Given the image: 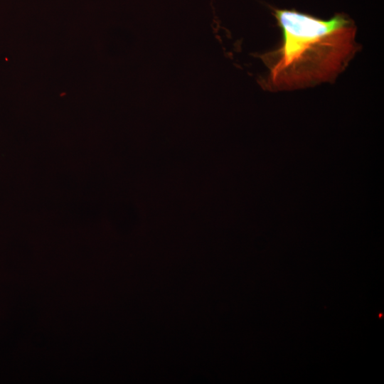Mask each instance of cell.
Masks as SVG:
<instances>
[{
    "label": "cell",
    "instance_id": "1",
    "mask_svg": "<svg viewBox=\"0 0 384 384\" xmlns=\"http://www.w3.org/2000/svg\"><path fill=\"white\" fill-rule=\"evenodd\" d=\"M282 39L260 55L268 69L261 78L269 91H288L334 82L360 50L357 27L346 14L324 20L295 9H273Z\"/></svg>",
    "mask_w": 384,
    "mask_h": 384
}]
</instances>
